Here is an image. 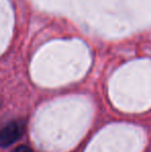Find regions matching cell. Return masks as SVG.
<instances>
[{
    "instance_id": "cell-1",
    "label": "cell",
    "mask_w": 151,
    "mask_h": 152,
    "mask_svg": "<svg viewBox=\"0 0 151 152\" xmlns=\"http://www.w3.org/2000/svg\"><path fill=\"white\" fill-rule=\"evenodd\" d=\"M23 134V126L16 121L7 123L0 134V144L3 148L14 144Z\"/></svg>"
},
{
    "instance_id": "cell-2",
    "label": "cell",
    "mask_w": 151,
    "mask_h": 152,
    "mask_svg": "<svg viewBox=\"0 0 151 152\" xmlns=\"http://www.w3.org/2000/svg\"><path fill=\"white\" fill-rule=\"evenodd\" d=\"M15 152H34L31 148H29L26 145H20L18 148L15 150Z\"/></svg>"
}]
</instances>
